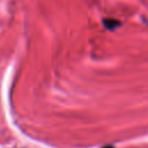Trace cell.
I'll list each match as a JSON object with an SVG mask.
<instances>
[{
  "label": "cell",
  "instance_id": "6da1fadb",
  "mask_svg": "<svg viewBox=\"0 0 148 148\" xmlns=\"http://www.w3.org/2000/svg\"><path fill=\"white\" fill-rule=\"evenodd\" d=\"M103 23H104V27L106 29H109V30H113L114 28L120 25V22L118 20H116V18H104Z\"/></svg>",
  "mask_w": 148,
  "mask_h": 148
},
{
  "label": "cell",
  "instance_id": "7a4b0ae2",
  "mask_svg": "<svg viewBox=\"0 0 148 148\" xmlns=\"http://www.w3.org/2000/svg\"><path fill=\"white\" fill-rule=\"evenodd\" d=\"M102 148H114V147H112V146H104V147H102Z\"/></svg>",
  "mask_w": 148,
  "mask_h": 148
}]
</instances>
